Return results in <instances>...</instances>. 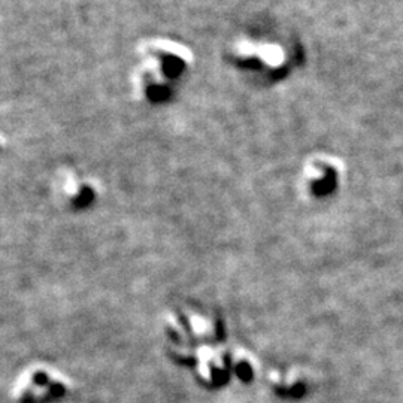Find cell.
<instances>
[{
  "mask_svg": "<svg viewBox=\"0 0 403 403\" xmlns=\"http://www.w3.org/2000/svg\"><path fill=\"white\" fill-rule=\"evenodd\" d=\"M137 62L130 81L136 100L156 105L169 99L187 70L190 54L172 39H147L137 48Z\"/></svg>",
  "mask_w": 403,
  "mask_h": 403,
  "instance_id": "cell-1",
  "label": "cell"
},
{
  "mask_svg": "<svg viewBox=\"0 0 403 403\" xmlns=\"http://www.w3.org/2000/svg\"><path fill=\"white\" fill-rule=\"evenodd\" d=\"M72 390V381L62 370L45 363L25 367L15 378L11 399L15 403H52Z\"/></svg>",
  "mask_w": 403,
  "mask_h": 403,
  "instance_id": "cell-2",
  "label": "cell"
},
{
  "mask_svg": "<svg viewBox=\"0 0 403 403\" xmlns=\"http://www.w3.org/2000/svg\"><path fill=\"white\" fill-rule=\"evenodd\" d=\"M57 191L63 203L73 209L89 208L97 197V185L87 177L73 170H65L57 182Z\"/></svg>",
  "mask_w": 403,
  "mask_h": 403,
  "instance_id": "cell-3",
  "label": "cell"
}]
</instances>
